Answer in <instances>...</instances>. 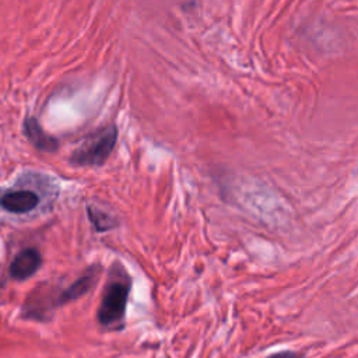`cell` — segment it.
Returning a JSON list of instances; mask_svg holds the SVG:
<instances>
[{
	"mask_svg": "<svg viewBox=\"0 0 358 358\" xmlns=\"http://www.w3.org/2000/svg\"><path fill=\"white\" fill-rule=\"evenodd\" d=\"M131 288V280L124 268H113L103 289L101 305L98 308V322L103 327L115 329L124 320L127 299Z\"/></svg>",
	"mask_w": 358,
	"mask_h": 358,
	"instance_id": "1",
	"label": "cell"
},
{
	"mask_svg": "<svg viewBox=\"0 0 358 358\" xmlns=\"http://www.w3.org/2000/svg\"><path fill=\"white\" fill-rule=\"evenodd\" d=\"M117 140V129L110 124L91 136L70 157V162L80 166H99L112 154Z\"/></svg>",
	"mask_w": 358,
	"mask_h": 358,
	"instance_id": "2",
	"label": "cell"
},
{
	"mask_svg": "<svg viewBox=\"0 0 358 358\" xmlns=\"http://www.w3.org/2000/svg\"><path fill=\"white\" fill-rule=\"evenodd\" d=\"M42 264V256L35 248H25L10 264V275L14 280H27L34 275Z\"/></svg>",
	"mask_w": 358,
	"mask_h": 358,
	"instance_id": "3",
	"label": "cell"
},
{
	"mask_svg": "<svg viewBox=\"0 0 358 358\" xmlns=\"http://www.w3.org/2000/svg\"><path fill=\"white\" fill-rule=\"evenodd\" d=\"M39 204V196L32 190H15L8 192L0 199V206L13 214H25L36 208Z\"/></svg>",
	"mask_w": 358,
	"mask_h": 358,
	"instance_id": "4",
	"label": "cell"
},
{
	"mask_svg": "<svg viewBox=\"0 0 358 358\" xmlns=\"http://www.w3.org/2000/svg\"><path fill=\"white\" fill-rule=\"evenodd\" d=\"M22 130H24V134L27 136V138L31 141V144L41 150V151H48V152H53L59 148V141L57 138L52 137L50 134H48L42 127L41 124L38 123V120L35 117H27L24 120V124H22Z\"/></svg>",
	"mask_w": 358,
	"mask_h": 358,
	"instance_id": "5",
	"label": "cell"
},
{
	"mask_svg": "<svg viewBox=\"0 0 358 358\" xmlns=\"http://www.w3.org/2000/svg\"><path fill=\"white\" fill-rule=\"evenodd\" d=\"M98 277V270L95 267H91L87 273H84L81 277H78L69 288H66L59 298V303H66L76 301L81 296H84L95 284Z\"/></svg>",
	"mask_w": 358,
	"mask_h": 358,
	"instance_id": "6",
	"label": "cell"
},
{
	"mask_svg": "<svg viewBox=\"0 0 358 358\" xmlns=\"http://www.w3.org/2000/svg\"><path fill=\"white\" fill-rule=\"evenodd\" d=\"M87 211H88V217H90L92 225L99 232L109 231V229H112V228H115L117 225V221L112 215L106 214L105 211H101V210H98V208H95L92 206H88Z\"/></svg>",
	"mask_w": 358,
	"mask_h": 358,
	"instance_id": "7",
	"label": "cell"
},
{
	"mask_svg": "<svg viewBox=\"0 0 358 358\" xmlns=\"http://www.w3.org/2000/svg\"><path fill=\"white\" fill-rule=\"evenodd\" d=\"M294 354L292 352H278V354H274V355H270L268 358H288V357H292Z\"/></svg>",
	"mask_w": 358,
	"mask_h": 358,
	"instance_id": "8",
	"label": "cell"
}]
</instances>
